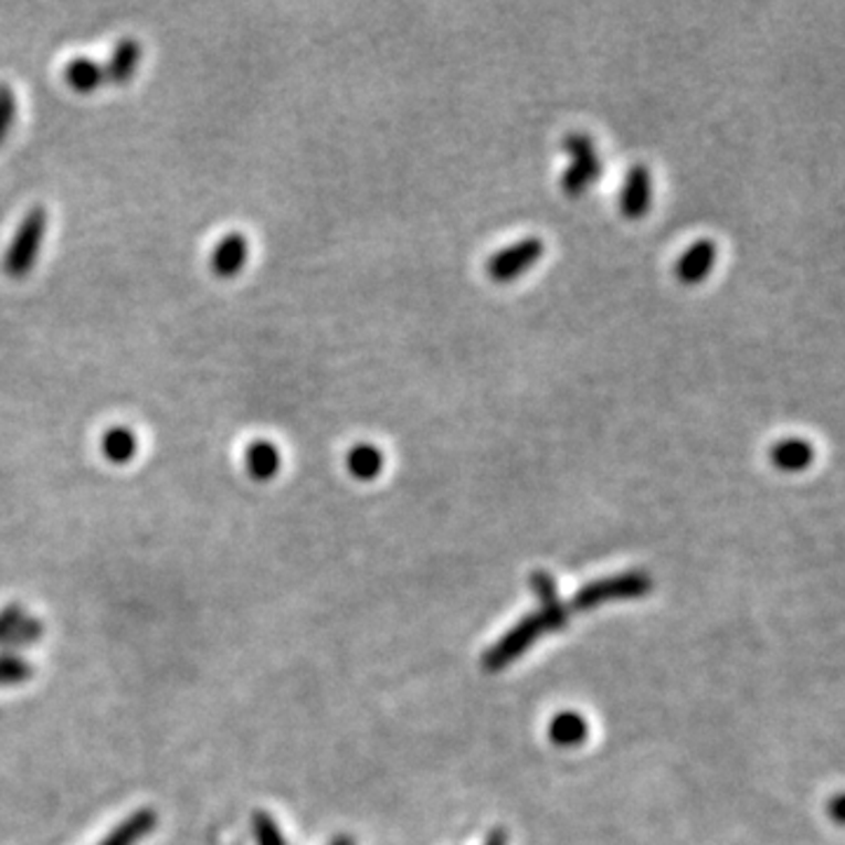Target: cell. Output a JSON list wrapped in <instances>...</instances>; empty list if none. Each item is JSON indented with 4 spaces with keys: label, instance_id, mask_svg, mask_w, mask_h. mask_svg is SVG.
I'll return each instance as SVG.
<instances>
[{
    "label": "cell",
    "instance_id": "obj_4",
    "mask_svg": "<svg viewBox=\"0 0 845 845\" xmlns=\"http://www.w3.org/2000/svg\"><path fill=\"white\" fill-rule=\"evenodd\" d=\"M653 588L651 578L644 571H627V573H617L611 578H601L588 582L585 588H580L575 596L569 601L571 611H590L601 604H609V601H620V599H636L648 594Z\"/></svg>",
    "mask_w": 845,
    "mask_h": 845
},
{
    "label": "cell",
    "instance_id": "obj_25",
    "mask_svg": "<svg viewBox=\"0 0 845 845\" xmlns=\"http://www.w3.org/2000/svg\"><path fill=\"white\" fill-rule=\"evenodd\" d=\"M331 845H355V843H352L350 836H338V838L331 841Z\"/></svg>",
    "mask_w": 845,
    "mask_h": 845
},
{
    "label": "cell",
    "instance_id": "obj_22",
    "mask_svg": "<svg viewBox=\"0 0 845 845\" xmlns=\"http://www.w3.org/2000/svg\"><path fill=\"white\" fill-rule=\"evenodd\" d=\"M531 588H534V592L540 596L542 606H545V604H552V601H557V582H554V578H552L550 573L536 571V573L531 575Z\"/></svg>",
    "mask_w": 845,
    "mask_h": 845
},
{
    "label": "cell",
    "instance_id": "obj_10",
    "mask_svg": "<svg viewBox=\"0 0 845 845\" xmlns=\"http://www.w3.org/2000/svg\"><path fill=\"white\" fill-rule=\"evenodd\" d=\"M770 461L782 473H803L815 461V446L803 437H784L770 448Z\"/></svg>",
    "mask_w": 845,
    "mask_h": 845
},
{
    "label": "cell",
    "instance_id": "obj_16",
    "mask_svg": "<svg viewBox=\"0 0 845 845\" xmlns=\"http://www.w3.org/2000/svg\"><path fill=\"white\" fill-rule=\"evenodd\" d=\"M550 738L554 744H561V747H573V744L585 742L588 721L575 711H561L550 723Z\"/></svg>",
    "mask_w": 845,
    "mask_h": 845
},
{
    "label": "cell",
    "instance_id": "obj_24",
    "mask_svg": "<svg viewBox=\"0 0 845 845\" xmlns=\"http://www.w3.org/2000/svg\"><path fill=\"white\" fill-rule=\"evenodd\" d=\"M832 811H834V817H836V822H841V820H843V799H841V796H836V799H834V803H832Z\"/></svg>",
    "mask_w": 845,
    "mask_h": 845
},
{
    "label": "cell",
    "instance_id": "obj_20",
    "mask_svg": "<svg viewBox=\"0 0 845 845\" xmlns=\"http://www.w3.org/2000/svg\"><path fill=\"white\" fill-rule=\"evenodd\" d=\"M17 118V99L10 85H0V144H6Z\"/></svg>",
    "mask_w": 845,
    "mask_h": 845
},
{
    "label": "cell",
    "instance_id": "obj_3",
    "mask_svg": "<svg viewBox=\"0 0 845 845\" xmlns=\"http://www.w3.org/2000/svg\"><path fill=\"white\" fill-rule=\"evenodd\" d=\"M47 233V212L43 204H35L19 221L17 231L10 240V247L3 256V271L12 279H24L43 250V240Z\"/></svg>",
    "mask_w": 845,
    "mask_h": 845
},
{
    "label": "cell",
    "instance_id": "obj_14",
    "mask_svg": "<svg viewBox=\"0 0 845 845\" xmlns=\"http://www.w3.org/2000/svg\"><path fill=\"white\" fill-rule=\"evenodd\" d=\"M139 440L137 432L127 425H113L102 437V454L113 465H127L137 458Z\"/></svg>",
    "mask_w": 845,
    "mask_h": 845
},
{
    "label": "cell",
    "instance_id": "obj_8",
    "mask_svg": "<svg viewBox=\"0 0 845 845\" xmlns=\"http://www.w3.org/2000/svg\"><path fill=\"white\" fill-rule=\"evenodd\" d=\"M247 261H250V237L235 231V233L223 235L216 242L210 266L216 277L229 279L240 275L244 266H247Z\"/></svg>",
    "mask_w": 845,
    "mask_h": 845
},
{
    "label": "cell",
    "instance_id": "obj_9",
    "mask_svg": "<svg viewBox=\"0 0 845 845\" xmlns=\"http://www.w3.org/2000/svg\"><path fill=\"white\" fill-rule=\"evenodd\" d=\"M139 64H141V43L131 35L123 38V41L113 47V52L108 56V64L104 66L106 83L118 85V87L131 83L135 81Z\"/></svg>",
    "mask_w": 845,
    "mask_h": 845
},
{
    "label": "cell",
    "instance_id": "obj_17",
    "mask_svg": "<svg viewBox=\"0 0 845 845\" xmlns=\"http://www.w3.org/2000/svg\"><path fill=\"white\" fill-rule=\"evenodd\" d=\"M43 634H45L43 620L27 615L22 620V625H19L12 634H8L3 642H0V648H3V653H12L17 648H27V646H33V644L41 642Z\"/></svg>",
    "mask_w": 845,
    "mask_h": 845
},
{
    "label": "cell",
    "instance_id": "obj_1",
    "mask_svg": "<svg viewBox=\"0 0 845 845\" xmlns=\"http://www.w3.org/2000/svg\"><path fill=\"white\" fill-rule=\"evenodd\" d=\"M569 615H571L569 604H563V601H559V599L552 601V604H545L540 611L526 615L510 632H507L503 638H498V642L484 653L482 667L486 672H498L507 665H513L517 657L524 651H529L542 634L561 630L563 625H567Z\"/></svg>",
    "mask_w": 845,
    "mask_h": 845
},
{
    "label": "cell",
    "instance_id": "obj_12",
    "mask_svg": "<svg viewBox=\"0 0 845 845\" xmlns=\"http://www.w3.org/2000/svg\"><path fill=\"white\" fill-rule=\"evenodd\" d=\"M244 465H247L250 477L256 482L275 479L282 467V454L277 444L271 440H254L244 451Z\"/></svg>",
    "mask_w": 845,
    "mask_h": 845
},
{
    "label": "cell",
    "instance_id": "obj_7",
    "mask_svg": "<svg viewBox=\"0 0 845 845\" xmlns=\"http://www.w3.org/2000/svg\"><path fill=\"white\" fill-rule=\"evenodd\" d=\"M717 261H719V244L709 237H700L695 240L679 258H676L674 277L679 279L684 287H698L711 275V271L717 268Z\"/></svg>",
    "mask_w": 845,
    "mask_h": 845
},
{
    "label": "cell",
    "instance_id": "obj_13",
    "mask_svg": "<svg viewBox=\"0 0 845 845\" xmlns=\"http://www.w3.org/2000/svg\"><path fill=\"white\" fill-rule=\"evenodd\" d=\"M383 465H385L383 451L371 442H357L348 448L346 454V467L350 477H355L357 482L379 479L383 473Z\"/></svg>",
    "mask_w": 845,
    "mask_h": 845
},
{
    "label": "cell",
    "instance_id": "obj_15",
    "mask_svg": "<svg viewBox=\"0 0 845 845\" xmlns=\"http://www.w3.org/2000/svg\"><path fill=\"white\" fill-rule=\"evenodd\" d=\"M64 81L71 89L89 94L94 89H99L106 83V73L99 62L89 60V56H75L64 68Z\"/></svg>",
    "mask_w": 845,
    "mask_h": 845
},
{
    "label": "cell",
    "instance_id": "obj_18",
    "mask_svg": "<svg viewBox=\"0 0 845 845\" xmlns=\"http://www.w3.org/2000/svg\"><path fill=\"white\" fill-rule=\"evenodd\" d=\"M252 832L256 845H289L285 832L279 830L275 817L266 811H256L252 817Z\"/></svg>",
    "mask_w": 845,
    "mask_h": 845
},
{
    "label": "cell",
    "instance_id": "obj_2",
    "mask_svg": "<svg viewBox=\"0 0 845 845\" xmlns=\"http://www.w3.org/2000/svg\"><path fill=\"white\" fill-rule=\"evenodd\" d=\"M561 150L569 158V165L559 175L561 193L571 200L588 196L604 177V158L599 156L594 139L585 131H569L561 141Z\"/></svg>",
    "mask_w": 845,
    "mask_h": 845
},
{
    "label": "cell",
    "instance_id": "obj_5",
    "mask_svg": "<svg viewBox=\"0 0 845 845\" xmlns=\"http://www.w3.org/2000/svg\"><path fill=\"white\" fill-rule=\"evenodd\" d=\"M548 252L545 242L536 235L531 237H521L507 247L498 250L492 258L486 261V275L492 277L496 285H513L519 277L526 273H531L540 258Z\"/></svg>",
    "mask_w": 845,
    "mask_h": 845
},
{
    "label": "cell",
    "instance_id": "obj_23",
    "mask_svg": "<svg viewBox=\"0 0 845 845\" xmlns=\"http://www.w3.org/2000/svg\"><path fill=\"white\" fill-rule=\"evenodd\" d=\"M484 845H507V832L505 830H494L486 836Z\"/></svg>",
    "mask_w": 845,
    "mask_h": 845
},
{
    "label": "cell",
    "instance_id": "obj_19",
    "mask_svg": "<svg viewBox=\"0 0 845 845\" xmlns=\"http://www.w3.org/2000/svg\"><path fill=\"white\" fill-rule=\"evenodd\" d=\"M33 676V667L14 653H0V686L24 684Z\"/></svg>",
    "mask_w": 845,
    "mask_h": 845
},
{
    "label": "cell",
    "instance_id": "obj_11",
    "mask_svg": "<svg viewBox=\"0 0 845 845\" xmlns=\"http://www.w3.org/2000/svg\"><path fill=\"white\" fill-rule=\"evenodd\" d=\"M156 826L158 813L154 807H141V811L125 817L99 845H139L148 834L156 832Z\"/></svg>",
    "mask_w": 845,
    "mask_h": 845
},
{
    "label": "cell",
    "instance_id": "obj_6",
    "mask_svg": "<svg viewBox=\"0 0 845 845\" xmlns=\"http://www.w3.org/2000/svg\"><path fill=\"white\" fill-rule=\"evenodd\" d=\"M653 204V179L651 169L636 162L627 169L623 188L617 196V212L627 221H642Z\"/></svg>",
    "mask_w": 845,
    "mask_h": 845
},
{
    "label": "cell",
    "instance_id": "obj_21",
    "mask_svg": "<svg viewBox=\"0 0 845 845\" xmlns=\"http://www.w3.org/2000/svg\"><path fill=\"white\" fill-rule=\"evenodd\" d=\"M29 613H27V609L22 604H10V606H6L3 611H0V642H3L8 634H12L19 625H22V620Z\"/></svg>",
    "mask_w": 845,
    "mask_h": 845
}]
</instances>
